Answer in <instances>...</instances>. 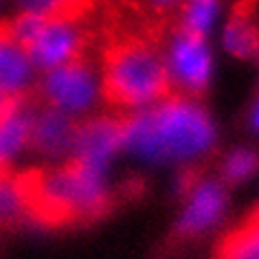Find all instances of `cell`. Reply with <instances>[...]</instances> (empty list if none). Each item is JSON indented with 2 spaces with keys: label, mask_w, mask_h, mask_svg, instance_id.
Segmentation results:
<instances>
[{
  "label": "cell",
  "mask_w": 259,
  "mask_h": 259,
  "mask_svg": "<svg viewBox=\"0 0 259 259\" xmlns=\"http://www.w3.org/2000/svg\"><path fill=\"white\" fill-rule=\"evenodd\" d=\"M218 130L196 97L169 93L123 116V150L147 163H191L215 145Z\"/></svg>",
  "instance_id": "6da1fadb"
},
{
  "label": "cell",
  "mask_w": 259,
  "mask_h": 259,
  "mask_svg": "<svg viewBox=\"0 0 259 259\" xmlns=\"http://www.w3.org/2000/svg\"><path fill=\"white\" fill-rule=\"evenodd\" d=\"M22 176L31 222L47 226L93 222L112 206L106 174L75 158L24 171Z\"/></svg>",
  "instance_id": "7a4b0ae2"
},
{
  "label": "cell",
  "mask_w": 259,
  "mask_h": 259,
  "mask_svg": "<svg viewBox=\"0 0 259 259\" xmlns=\"http://www.w3.org/2000/svg\"><path fill=\"white\" fill-rule=\"evenodd\" d=\"M99 73L103 101L125 112L150 108L171 93L156 37H114L101 53Z\"/></svg>",
  "instance_id": "3957f363"
},
{
  "label": "cell",
  "mask_w": 259,
  "mask_h": 259,
  "mask_svg": "<svg viewBox=\"0 0 259 259\" xmlns=\"http://www.w3.org/2000/svg\"><path fill=\"white\" fill-rule=\"evenodd\" d=\"M5 24L16 35V40L27 47L37 73H47L86 57L90 31L83 16H57L42 20L14 14Z\"/></svg>",
  "instance_id": "277c9868"
},
{
  "label": "cell",
  "mask_w": 259,
  "mask_h": 259,
  "mask_svg": "<svg viewBox=\"0 0 259 259\" xmlns=\"http://www.w3.org/2000/svg\"><path fill=\"white\" fill-rule=\"evenodd\" d=\"M37 103L81 121L97 110L103 101L101 73L95 62L75 60L60 68L40 73L35 86Z\"/></svg>",
  "instance_id": "5b68a950"
},
{
  "label": "cell",
  "mask_w": 259,
  "mask_h": 259,
  "mask_svg": "<svg viewBox=\"0 0 259 259\" xmlns=\"http://www.w3.org/2000/svg\"><path fill=\"white\" fill-rule=\"evenodd\" d=\"M160 51L171 93L196 99L206 93L215 73V53L206 37L176 27L160 42Z\"/></svg>",
  "instance_id": "8992f818"
},
{
  "label": "cell",
  "mask_w": 259,
  "mask_h": 259,
  "mask_svg": "<svg viewBox=\"0 0 259 259\" xmlns=\"http://www.w3.org/2000/svg\"><path fill=\"white\" fill-rule=\"evenodd\" d=\"M123 150V116L90 114L77 121L70 158L106 174L114 156Z\"/></svg>",
  "instance_id": "52a82bcc"
},
{
  "label": "cell",
  "mask_w": 259,
  "mask_h": 259,
  "mask_svg": "<svg viewBox=\"0 0 259 259\" xmlns=\"http://www.w3.org/2000/svg\"><path fill=\"white\" fill-rule=\"evenodd\" d=\"M37 68L31 62L27 47L0 24V97L7 101L31 99L37 86Z\"/></svg>",
  "instance_id": "ba28073f"
},
{
  "label": "cell",
  "mask_w": 259,
  "mask_h": 259,
  "mask_svg": "<svg viewBox=\"0 0 259 259\" xmlns=\"http://www.w3.org/2000/svg\"><path fill=\"white\" fill-rule=\"evenodd\" d=\"M77 121L57 110L35 103L33 125H31V154L40 156L51 165L70 158L75 141Z\"/></svg>",
  "instance_id": "9c48e42d"
},
{
  "label": "cell",
  "mask_w": 259,
  "mask_h": 259,
  "mask_svg": "<svg viewBox=\"0 0 259 259\" xmlns=\"http://www.w3.org/2000/svg\"><path fill=\"white\" fill-rule=\"evenodd\" d=\"M187 196H189V200H187V206L176 224L178 237H193L204 233L215 222H220L226 209V189L218 180L196 178Z\"/></svg>",
  "instance_id": "30bf717a"
},
{
  "label": "cell",
  "mask_w": 259,
  "mask_h": 259,
  "mask_svg": "<svg viewBox=\"0 0 259 259\" xmlns=\"http://www.w3.org/2000/svg\"><path fill=\"white\" fill-rule=\"evenodd\" d=\"M35 103L31 99L11 101L0 116V174L16 171L18 163L31 154V125Z\"/></svg>",
  "instance_id": "8fae6325"
},
{
  "label": "cell",
  "mask_w": 259,
  "mask_h": 259,
  "mask_svg": "<svg viewBox=\"0 0 259 259\" xmlns=\"http://www.w3.org/2000/svg\"><path fill=\"white\" fill-rule=\"evenodd\" d=\"M222 47L235 60L259 57V24L248 5H237L235 11L222 24Z\"/></svg>",
  "instance_id": "7c38bea8"
},
{
  "label": "cell",
  "mask_w": 259,
  "mask_h": 259,
  "mask_svg": "<svg viewBox=\"0 0 259 259\" xmlns=\"http://www.w3.org/2000/svg\"><path fill=\"white\" fill-rule=\"evenodd\" d=\"M176 14L178 29L209 40L222 24L224 0H185Z\"/></svg>",
  "instance_id": "4fadbf2b"
},
{
  "label": "cell",
  "mask_w": 259,
  "mask_h": 259,
  "mask_svg": "<svg viewBox=\"0 0 259 259\" xmlns=\"http://www.w3.org/2000/svg\"><path fill=\"white\" fill-rule=\"evenodd\" d=\"M215 259H259V215H250L224 235L218 244Z\"/></svg>",
  "instance_id": "5bb4252c"
},
{
  "label": "cell",
  "mask_w": 259,
  "mask_h": 259,
  "mask_svg": "<svg viewBox=\"0 0 259 259\" xmlns=\"http://www.w3.org/2000/svg\"><path fill=\"white\" fill-rule=\"evenodd\" d=\"M24 220H29L24 176L18 171L0 174V229Z\"/></svg>",
  "instance_id": "9a60e30c"
},
{
  "label": "cell",
  "mask_w": 259,
  "mask_h": 259,
  "mask_svg": "<svg viewBox=\"0 0 259 259\" xmlns=\"http://www.w3.org/2000/svg\"><path fill=\"white\" fill-rule=\"evenodd\" d=\"M90 0H9V9L18 16L57 18V16H86Z\"/></svg>",
  "instance_id": "2e32d148"
},
{
  "label": "cell",
  "mask_w": 259,
  "mask_h": 259,
  "mask_svg": "<svg viewBox=\"0 0 259 259\" xmlns=\"http://www.w3.org/2000/svg\"><path fill=\"white\" fill-rule=\"evenodd\" d=\"M259 167V156L252 150H233L224 158L222 165V176L226 183H242L250 178Z\"/></svg>",
  "instance_id": "e0dca14e"
},
{
  "label": "cell",
  "mask_w": 259,
  "mask_h": 259,
  "mask_svg": "<svg viewBox=\"0 0 259 259\" xmlns=\"http://www.w3.org/2000/svg\"><path fill=\"white\" fill-rule=\"evenodd\" d=\"M143 3H145V7L150 9V14L158 16V18H167V16L176 14L185 0H143Z\"/></svg>",
  "instance_id": "ac0fdd59"
},
{
  "label": "cell",
  "mask_w": 259,
  "mask_h": 259,
  "mask_svg": "<svg viewBox=\"0 0 259 259\" xmlns=\"http://www.w3.org/2000/svg\"><path fill=\"white\" fill-rule=\"evenodd\" d=\"M250 125L255 132H259V97H257V101L252 103V110H250Z\"/></svg>",
  "instance_id": "d6986e66"
},
{
  "label": "cell",
  "mask_w": 259,
  "mask_h": 259,
  "mask_svg": "<svg viewBox=\"0 0 259 259\" xmlns=\"http://www.w3.org/2000/svg\"><path fill=\"white\" fill-rule=\"evenodd\" d=\"M7 9H9V0H0V24H3V18Z\"/></svg>",
  "instance_id": "ffe728a7"
},
{
  "label": "cell",
  "mask_w": 259,
  "mask_h": 259,
  "mask_svg": "<svg viewBox=\"0 0 259 259\" xmlns=\"http://www.w3.org/2000/svg\"><path fill=\"white\" fill-rule=\"evenodd\" d=\"M9 103H11V101H7L5 97H0V116H3V112L9 108Z\"/></svg>",
  "instance_id": "44dd1931"
},
{
  "label": "cell",
  "mask_w": 259,
  "mask_h": 259,
  "mask_svg": "<svg viewBox=\"0 0 259 259\" xmlns=\"http://www.w3.org/2000/svg\"><path fill=\"white\" fill-rule=\"evenodd\" d=\"M252 211H255V213H257V215H259V204H257V206H255V209H252Z\"/></svg>",
  "instance_id": "7402d4cb"
}]
</instances>
